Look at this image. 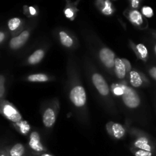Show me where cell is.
I'll list each match as a JSON object with an SVG mask.
<instances>
[{"label":"cell","mask_w":156,"mask_h":156,"mask_svg":"<svg viewBox=\"0 0 156 156\" xmlns=\"http://www.w3.org/2000/svg\"><path fill=\"white\" fill-rule=\"evenodd\" d=\"M123 94L122 95L123 102L129 108H136L140 105V99L136 91L129 87H123Z\"/></svg>","instance_id":"obj_1"},{"label":"cell","mask_w":156,"mask_h":156,"mask_svg":"<svg viewBox=\"0 0 156 156\" xmlns=\"http://www.w3.org/2000/svg\"><path fill=\"white\" fill-rule=\"evenodd\" d=\"M70 100L76 107H82L86 102V93L82 86H76L70 91Z\"/></svg>","instance_id":"obj_2"},{"label":"cell","mask_w":156,"mask_h":156,"mask_svg":"<svg viewBox=\"0 0 156 156\" xmlns=\"http://www.w3.org/2000/svg\"><path fill=\"white\" fill-rule=\"evenodd\" d=\"M92 82L101 94L104 96L108 95L109 93V87L105 82V79L100 74L94 73L92 76Z\"/></svg>","instance_id":"obj_3"},{"label":"cell","mask_w":156,"mask_h":156,"mask_svg":"<svg viewBox=\"0 0 156 156\" xmlns=\"http://www.w3.org/2000/svg\"><path fill=\"white\" fill-rule=\"evenodd\" d=\"M100 59L101 62L105 65V66L108 68H111L115 64V55L114 52L111 51L108 48H103L101 50L100 53Z\"/></svg>","instance_id":"obj_4"},{"label":"cell","mask_w":156,"mask_h":156,"mask_svg":"<svg viewBox=\"0 0 156 156\" xmlns=\"http://www.w3.org/2000/svg\"><path fill=\"white\" fill-rule=\"evenodd\" d=\"M3 112L9 120L13 122H18L21 120V116L18 111L9 104H7L3 108Z\"/></svg>","instance_id":"obj_5"},{"label":"cell","mask_w":156,"mask_h":156,"mask_svg":"<svg viewBox=\"0 0 156 156\" xmlns=\"http://www.w3.org/2000/svg\"><path fill=\"white\" fill-rule=\"evenodd\" d=\"M29 37V32L25 30L23 31L21 34L18 35V37L12 38L10 41V47L12 49H18L22 47L26 41H27Z\"/></svg>","instance_id":"obj_6"},{"label":"cell","mask_w":156,"mask_h":156,"mask_svg":"<svg viewBox=\"0 0 156 156\" xmlns=\"http://www.w3.org/2000/svg\"><path fill=\"white\" fill-rule=\"evenodd\" d=\"M29 146L36 152H41V151L44 150V147L41 143L40 136L37 132H34L30 134Z\"/></svg>","instance_id":"obj_7"},{"label":"cell","mask_w":156,"mask_h":156,"mask_svg":"<svg viewBox=\"0 0 156 156\" xmlns=\"http://www.w3.org/2000/svg\"><path fill=\"white\" fill-rule=\"evenodd\" d=\"M56 121V115L54 111L51 108H48L45 111L43 117V123L46 127H51Z\"/></svg>","instance_id":"obj_8"},{"label":"cell","mask_w":156,"mask_h":156,"mask_svg":"<svg viewBox=\"0 0 156 156\" xmlns=\"http://www.w3.org/2000/svg\"><path fill=\"white\" fill-rule=\"evenodd\" d=\"M109 133L112 134L116 139H121L125 134V129L123 126L119 123H112V126L108 129Z\"/></svg>","instance_id":"obj_9"},{"label":"cell","mask_w":156,"mask_h":156,"mask_svg":"<svg viewBox=\"0 0 156 156\" xmlns=\"http://www.w3.org/2000/svg\"><path fill=\"white\" fill-rule=\"evenodd\" d=\"M115 72L116 75L118 77V79H122L125 77L126 76V67H125L124 64H123V61L120 59H115Z\"/></svg>","instance_id":"obj_10"},{"label":"cell","mask_w":156,"mask_h":156,"mask_svg":"<svg viewBox=\"0 0 156 156\" xmlns=\"http://www.w3.org/2000/svg\"><path fill=\"white\" fill-rule=\"evenodd\" d=\"M44 56V52L42 50H37L30 55L28 58V62L30 64H37L41 62Z\"/></svg>","instance_id":"obj_11"},{"label":"cell","mask_w":156,"mask_h":156,"mask_svg":"<svg viewBox=\"0 0 156 156\" xmlns=\"http://www.w3.org/2000/svg\"><path fill=\"white\" fill-rule=\"evenodd\" d=\"M130 83L133 87H140L142 85L143 80L140 77V74L136 71H132L130 73Z\"/></svg>","instance_id":"obj_12"},{"label":"cell","mask_w":156,"mask_h":156,"mask_svg":"<svg viewBox=\"0 0 156 156\" xmlns=\"http://www.w3.org/2000/svg\"><path fill=\"white\" fill-rule=\"evenodd\" d=\"M24 154V147L21 143L15 145L9 152L10 156H23Z\"/></svg>","instance_id":"obj_13"},{"label":"cell","mask_w":156,"mask_h":156,"mask_svg":"<svg viewBox=\"0 0 156 156\" xmlns=\"http://www.w3.org/2000/svg\"><path fill=\"white\" fill-rule=\"evenodd\" d=\"M135 146L142 149V150H146L148 151V152H151V150H152V148L149 145V143H148V140L146 138L139 139L137 141H136Z\"/></svg>","instance_id":"obj_14"},{"label":"cell","mask_w":156,"mask_h":156,"mask_svg":"<svg viewBox=\"0 0 156 156\" xmlns=\"http://www.w3.org/2000/svg\"><path fill=\"white\" fill-rule=\"evenodd\" d=\"M59 38L62 45L66 47H70L73 46V41L71 37L68 35V34L66 33L65 31L59 32Z\"/></svg>","instance_id":"obj_15"},{"label":"cell","mask_w":156,"mask_h":156,"mask_svg":"<svg viewBox=\"0 0 156 156\" xmlns=\"http://www.w3.org/2000/svg\"><path fill=\"white\" fill-rule=\"evenodd\" d=\"M129 18H130V21L133 23L136 24H141L143 23V18H142V15L138 11H133L131 12V13L129 14Z\"/></svg>","instance_id":"obj_16"},{"label":"cell","mask_w":156,"mask_h":156,"mask_svg":"<svg viewBox=\"0 0 156 156\" xmlns=\"http://www.w3.org/2000/svg\"><path fill=\"white\" fill-rule=\"evenodd\" d=\"M28 81L30 82H47V81L49 80L48 76H46L44 74H34L30 75V76H28L27 78Z\"/></svg>","instance_id":"obj_17"},{"label":"cell","mask_w":156,"mask_h":156,"mask_svg":"<svg viewBox=\"0 0 156 156\" xmlns=\"http://www.w3.org/2000/svg\"><path fill=\"white\" fill-rule=\"evenodd\" d=\"M20 24H21V20L18 18H14L12 19L9 20L8 25H9V29L11 30H15V29L19 27Z\"/></svg>","instance_id":"obj_18"},{"label":"cell","mask_w":156,"mask_h":156,"mask_svg":"<svg viewBox=\"0 0 156 156\" xmlns=\"http://www.w3.org/2000/svg\"><path fill=\"white\" fill-rule=\"evenodd\" d=\"M136 48L137 50H138L139 53H140V55H141L142 58L146 59V58L147 57V55H148L147 48H146L143 44H138V45L136 46Z\"/></svg>","instance_id":"obj_19"},{"label":"cell","mask_w":156,"mask_h":156,"mask_svg":"<svg viewBox=\"0 0 156 156\" xmlns=\"http://www.w3.org/2000/svg\"><path fill=\"white\" fill-rule=\"evenodd\" d=\"M112 9H111V4L110 2V1L107 0L105 1V9L102 10V12L105 15H111L112 13Z\"/></svg>","instance_id":"obj_20"},{"label":"cell","mask_w":156,"mask_h":156,"mask_svg":"<svg viewBox=\"0 0 156 156\" xmlns=\"http://www.w3.org/2000/svg\"><path fill=\"white\" fill-rule=\"evenodd\" d=\"M5 94V77L0 75V98Z\"/></svg>","instance_id":"obj_21"},{"label":"cell","mask_w":156,"mask_h":156,"mask_svg":"<svg viewBox=\"0 0 156 156\" xmlns=\"http://www.w3.org/2000/svg\"><path fill=\"white\" fill-rule=\"evenodd\" d=\"M143 13L145 16L148 17V18H151L153 15V11L150 7H143Z\"/></svg>","instance_id":"obj_22"},{"label":"cell","mask_w":156,"mask_h":156,"mask_svg":"<svg viewBox=\"0 0 156 156\" xmlns=\"http://www.w3.org/2000/svg\"><path fill=\"white\" fill-rule=\"evenodd\" d=\"M135 156H152V154L151 152L140 149L135 152Z\"/></svg>","instance_id":"obj_23"},{"label":"cell","mask_w":156,"mask_h":156,"mask_svg":"<svg viewBox=\"0 0 156 156\" xmlns=\"http://www.w3.org/2000/svg\"><path fill=\"white\" fill-rule=\"evenodd\" d=\"M114 93L117 95H123V89L121 87H116L114 88Z\"/></svg>","instance_id":"obj_24"},{"label":"cell","mask_w":156,"mask_h":156,"mask_svg":"<svg viewBox=\"0 0 156 156\" xmlns=\"http://www.w3.org/2000/svg\"><path fill=\"white\" fill-rule=\"evenodd\" d=\"M122 61H123V64H124L125 67H126V71H129V70H130V69H131L130 62H129V61L127 60V59H122Z\"/></svg>","instance_id":"obj_25"},{"label":"cell","mask_w":156,"mask_h":156,"mask_svg":"<svg viewBox=\"0 0 156 156\" xmlns=\"http://www.w3.org/2000/svg\"><path fill=\"white\" fill-rule=\"evenodd\" d=\"M65 15L67 18H72L73 16V12L70 9H67L65 10Z\"/></svg>","instance_id":"obj_26"},{"label":"cell","mask_w":156,"mask_h":156,"mask_svg":"<svg viewBox=\"0 0 156 156\" xmlns=\"http://www.w3.org/2000/svg\"><path fill=\"white\" fill-rule=\"evenodd\" d=\"M149 74L154 79L156 80V67H153V68L151 69L150 71H149Z\"/></svg>","instance_id":"obj_27"},{"label":"cell","mask_w":156,"mask_h":156,"mask_svg":"<svg viewBox=\"0 0 156 156\" xmlns=\"http://www.w3.org/2000/svg\"><path fill=\"white\" fill-rule=\"evenodd\" d=\"M139 5V0H132V6L133 8H137Z\"/></svg>","instance_id":"obj_28"},{"label":"cell","mask_w":156,"mask_h":156,"mask_svg":"<svg viewBox=\"0 0 156 156\" xmlns=\"http://www.w3.org/2000/svg\"><path fill=\"white\" fill-rule=\"evenodd\" d=\"M29 11H30V13L32 15H35V14H36V10H35L34 8L30 7V8H29Z\"/></svg>","instance_id":"obj_29"},{"label":"cell","mask_w":156,"mask_h":156,"mask_svg":"<svg viewBox=\"0 0 156 156\" xmlns=\"http://www.w3.org/2000/svg\"><path fill=\"white\" fill-rule=\"evenodd\" d=\"M4 38H5L4 33H2V32H0V43H1L3 40H4Z\"/></svg>","instance_id":"obj_30"},{"label":"cell","mask_w":156,"mask_h":156,"mask_svg":"<svg viewBox=\"0 0 156 156\" xmlns=\"http://www.w3.org/2000/svg\"><path fill=\"white\" fill-rule=\"evenodd\" d=\"M41 156H52L51 155H49V154H43Z\"/></svg>","instance_id":"obj_31"},{"label":"cell","mask_w":156,"mask_h":156,"mask_svg":"<svg viewBox=\"0 0 156 156\" xmlns=\"http://www.w3.org/2000/svg\"><path fill=\"white\" fill-rule=\"evenodd\" d=\"M0 156H7V155H4V154H2V155H0Z\"/></svg>","instance_id":"obj_32"},{"label":"cell","mask_w":156,"mask_h":156,"mask_svg":"<svg viewBox=\"0 0 156 156\" xmlns=\"http://www.w3.org/2000/svg\"><path fill=\"white\" fill-rule=\"evenodd\" d=\"M155 53H156V46H155Z\"/></svg>","instance_id":"obj_33"}]
</instances>
